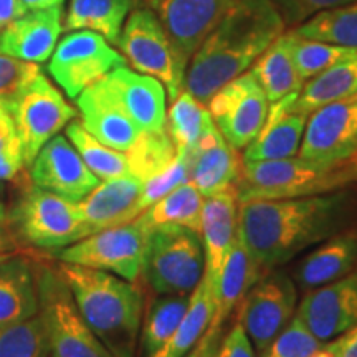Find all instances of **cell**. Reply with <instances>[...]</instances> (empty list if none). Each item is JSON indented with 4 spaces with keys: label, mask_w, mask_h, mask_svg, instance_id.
I'll use <instances>...</instances> for the list:
<instances>
[{
    "label": "cell",
    "mask_w": 357,
    "mask_h": 357,
    "mask_svg": "<svg viewBox=\"0 0 357 357\" xmlns=\"http://www.w3.org/2000/svg\"><path fill=\"white\" fill-rule=\"evenodd\" d=\"M356 200L347 190L238 204V236L263 271L291 261L305 250L347 230Z\"/></svg>",
    "instance_id": "1"
},
{
    "label": "cell",
    "mask_w": 357,
    "mask_h": 357,
    "mask_svg": "<svg viewBox=\"0 0 357 357\" xmlns=\"http://www.w3.org/2000/svg\"><path fill=\"white\" fill-rule=\"evenodd\" d=\"M283 32L273 0H236L192 55L184 89L207 105L223 84L252 68Z\"/></svg>",
    "instance_id": "2"
},
{
    "label": "cell",
    "mask_w": 357,
    "mask_h": 357,
    "mask_svg": "<svg viewBox=\"0 0 357 357\" xmlns=\"http://www.w3.org/2000/svg\"><path fill=\"white\" fill-rule=\"evenodd\" d=\"M79 314L114 357H134L142 323L141 289L124 278L95 268L56 265Z\"/></svg>",
    "instance_id": "3"
},
{
    "label": "cell",
    "mask_w": 357,
    "mask_h": 357,
    "mask_svg": "<svg viewBox=\"0 0 357 357\" xmlns=\"http://www.w3.org/2000/svg\"><path fill=\"white\" fill-rule=\"evenodd\" d=\"M346 189L341 164L321 166L301 158L243 162L235 184L238 204L250 200L294 199Z\"/></svg>",
    "instance_id": "4"
},
{
    "label": "cell",
    "mask_w": 357,
    "mask_h": 357,
    "mask_svg": "<svg viewBox=\"0 0 357 357\" xmlns=\"http://www.w3.org/2000/svg\"><path fill=\"white\" fill-rule=\"evenodd\" d=\"M38 316L47 331L50 357H114L79 314L56 266L35 265Z\"/></svg>",
    "instance_id": "5"
},
{
    "label": "cell",
    "mask_w": 357,
    "mask_h": 357,
    "mask_svg": "<svg viewBox=\"0 0 357 357\" xmlns=\"http://www.w3.org/2000/svg\"><path fill=\"white\" fill-rule=\"evenodd\" d=\"M141 275L158 294H192L205 275L200 231L184 227L147 231Z\"/></svg>",
    "instance_id": "6"
},
{
    "label": "cell",
    "mask_w": 357,
    "mask_h": 357,
    "mask_svg": "<svg viewBox=\"0 0 357 357\" xmlns=\"http://www.w3.org/2000/svg\"><path fill=\"white\" fill-rule=\"evenodd\" d=\"M116 45L134 71L153 77L164 84L171 102L184 89L189 61L178 53L158 17L149 8L141 3L132 8Z\"/></svg>",
    "instance_id": "7"
},
{
    "label": "cell",
    "mask_w": 357,
    "mask_h": 357,
    "mask_svg": "<svg viewBox=\"0 0 357 357\" xmlns=\"http://www.w3.org/2000/svg\"><path fill=\"white\" fill-rule=\"evenodd\" d=\"M13 235L30 247L63 250L83 238L78 202L40 187H29L8 213Z\"/></svg>",
    "instance_id": "8"
},
{
    "label": "cell",
    "mask_w": 357,
    "mask_h": 357,
    "mask_svg": "<svg viewBox=\"0 0 357 357\" xmlns=\"http://www.w3.org/2000/svg\"><path fill=\"white\" fill-rule=\"evenodd\" d=\"M8 113L19 134L22 158L26 167L32 166L40 149L52 137L77 118V109L66 102L42 71L22 88L8 106Z\"/></svg>",
    "instance_id": "9"
},
{
    "label": "cell",
    "mask_w": 357,
    "mask_h": 357,
    "mask_svg": "<svg viewBox=\"0 0 357 357\" xmlns=\"http://www.w3.org/2000/svg\"><path fill=\"white\" fill-rule=\"evenodd\" d=\"M123 65H128L126 58L100 33L73 30L58 40L48 61V73L66 96L75 100L83 89Z\"/></svg>",
    "instance_id": "10"
},
{
    "label": "cell",
    "mask_w": 357,
    "mask_h": 357,
    "mask_svg": "<svg viewBox=\"0 0 357 357\" xmlns=\"http://www.w3.org/2000/svg\"><path fill=\"white\" fill-rule=\"evenodd\" d=\"M147 231L137 218L124 225L84 236L60 250L58 260L71 265L95 268L128 281L141 276Z\"/></svg>",
    "instance_id": "11"
},
{
    "label": "cell",
    "mask_w": 357,
    "mask_h": 357,
    "mask_svg": "<svg viewBox=\"0 0 357 357\" xmlns=\"http://www.w3.org/2000/svg\"><path fill=\"white\" fill-rule=\"evenodd\" d=\"M298 307V288L287 271L270 270L245 294L238 323L253 347L261 352L281 333Z\"/></svg>",
    "instance_id": "12"
},
{
    "label": "cell",
    "mask_w": 357,
    "mask_h": 357,
    "mask_svg": "<svg viewBox=\"0 0 357 357\" xmlns=\"http://www.w3.org/2000/svg\"><path fill=\"white\" fill-rule=\"evenodd\" d=\"M208 113L223 139L245 149L265 124L270 101L250 71L218 89L207 102Z\"/></svg>",
    "instance_id": "13"
},
{
    "label": "cell",
    "mask_w": 357,
    "mask_h": 357,
    "mask_svg": "<svg viewBox=\"0 0 357 357\" xmlns=\"http://www.w3.org/2000/svg\"><path fill=\"white\" fill-rule=\"evenodd\" d=\"M357 153V93L307 116L298 158L337 166Z\"/></svg>",
    "instance_id": "14"
},
{
    "label": "cell",
    "mask_w": 357,
    "mask_h": 357,
    "mask_svg": "<svg viewBox=\"0 0 357 357\" xmlns=\"http://www.w3.org/2000/svg\"><path fill=\"white\" fill-rule=\"evenodd\" d=\"M158 17L187 61L236 0H137Z\"/></svg>",
    "instance_id": "15"
},
{
    "label": "cell",
    "mask_w": 357,
    "mask_h": 357,
    "mask_svg": "<svg viewBox=\"0 0 357 357\" xmlns=\"http://www.w3.org/2000/svg\"><path fill=\"white\" fill-rule=\"evenodd\" d=\"M32 184L61 197L82 202L100 184L68 137L56 134L45 144L30 166Z\"/></svg>",
    "instance_id": "16"
},
{
    "label": "cell",
    "mask_w": 357,
    "mask_h": 357,
    "mask_svg": "<svg viewBox=\"0 0 357 357\" xmlns=\"http://www.w3.org/2000/svg\"><path fill=\"white\" fill-rule=\"evenodd\" d=\"M296 316L321 342L357 324V268L344 278L306 291Z\"/></svg>",
    "instance_id": "17"
},
{
    "label": "cell",
    "mask_w": 357,
    "mask_h": 357,
    "mask_svg": "<svg viewBox=\"0 0 357 357\" xmlns=\"http://www.w3.org/2000/svg\"><path fill=\"white\" fill-rule=\"evenodd\" d=\"M75 100L83 128L105 146L126 153L139 137V128L119 105L105 78L83 89Z\"/></svg>",
    "instance_id": "18"
},
{
    "label": "cell",
    "mask_w": 357,
    "mask_h": 357,
    "mask_svg": "<svg viewBox=\"0 0 357 357\" xmlns=\"http://www.w3.org/2000/svg\"><path fill=\"white\" fill-rule=\"evenodd\" d=\"M142 182L132 176L101 181L78 202L83 217V238L96 231L132 222L142 213Z\"/></svg>",
    "instance_id": "19"
},
{
    "label": "cell",
    "mask_w": 357,
    "mask_h": 357,
    "mask_svg": "<svg viewBox=\"0 0 357 357\" xmlns=\"http://www.w3.org/2000/svg\"><path fill=\"white\" fill-rule=\"evenodd\" d=\"M105 79L141 132L166 129L167 91L159 79L137 73L128 65L118 66Z\"/></svg>",
    "instance_id": "20"
},
{
    "label": "cell",
    "mask_w": 357,
    "mask_h": 357,
    "mask_svg": "<svg viewBox=\"0 0 357 357\" xmlns=\"http://www.w3.org/2000/svg\"><path fill=\"white\" fill-rule=\"evenodd\" d=\"M63 32V8H30L0 33V53L30 63H43Z\"/></svg>",
    "instance_id": "21"
},
{
    "label": "cell",
    "mask_w": 357,
    "mask_h": 357,
    "mask_svg": "<svg viewBox=\"0 0 357 357\" xmlns=\"http://www.w3.org/2000/svg\"><path fill=\"white\" fill-rule=\"evenodd\" d=\"M182 158L185 159L189 182L202 197L235 187L243 167L238 149L223 139L217 128L205 134L194 151Z\"/></svg>",
    "instance_id": "22"
},
{
    "label": "cell",
    "mask_w": 357,
    "mask_h": 357,
    "mask_svg": "<svg viewBox=\"0 0 357 357\" xmlns=\"http://www.w3.org/2000/svg\"><path fill=\"white\" fill-rule=\"evenodd\" d=\"M298 93L270 102L265 124L243 149V162L294 158L300 151L307 116L294 108Z\"/></svg>",
    "instance_id": "23"
},
{
    "label": "cell",
    "mask_w": 357,
    "mask_h": 357,
    "mask_svg": "<svg viewBox=\"0 0 357 357\" xmlns=\"http://www.w3.org/2000/svg\"><path fill=\"white\" fill-rule=\"evenodd\" d=\"M238 235V199L235 187L204 197L200 236L205 253V278L213 287L223 260Z\"/></svg>",
    "instance_id": "24"
},
{
    "label": "cell",
    "mask_w": 357,
    "mask_h": 357,
    "mask_svg": "<svg viewBox=\"0 0 357 357\" xmlns=\"http://www.w3.org/2000/svg\"><path fill=\"white\" fill-rule=\"evenodd\" d=\"M357 268V230L347 229L316 245L298 261L293 281L303 291L344 278Z\"/></svg>",
    "instance_id": "25"
},
{
    "label": "cell",
    "mask_w": 357,
    "mask_h": 357,
    "mask_svg": "<svg viewBox=\"0 0 357 357\" xmlns=\"http://www.w3.org/2000/svg\"><path fill=\"white\" fill-rule=\"evenodd\" d=\"M265 273L253 260L242 238L236 235L234 245L223 260L218 278L212 287L213 316L207 331H222L223 324L242 305L245 294Z\"/></svg>",
    "instance_id": "26"
},
{
    "label": "cell",
    "mask_w": 357,
    "mask_h": 357,
    "mask_svg": "<svg viewBox=\"0 0 357 357\" xmlns=\"http://www.w3.org/2000/svg\"><path fill=\"white\" fill-rule=\"evenodd\" d=\"M37 312L38 294L32 263L15 255L0 261V329Z\"/></svg>",
    "instance_id": "27"
},
{
    "label": "cell",
    "mask_w": 357,
    "mask_h": 357,
    "mask_svg": "<svg viewBox=\"0 0 357 357\" xmlns=\"http://www.w3.org/2000/svg\"><path fill=\"white\" fill-rule=\"evenodd\" d=\"M248 71L255 77L270 102L278 101L293 93H300L305 84L294 65L288 32L281 33L258 56V60Z\"/></svg>",
    "instance_id": "28"
},
{
    "label": "cell",
    "mask_w": 357,
    "mask_h": 357,
    "mask_svg": "<svg viewBox=\"0 0 357 357\" xmlns=\"http://www.w3.org/2000/svg\"><path fill=\"white\" fill-rule=\"evenodd\" d=\"M137 0H70L63 22L66 32L91 30L109 43H118L124 22Z\"/></svg>",
    "instance_id": "29"
},
{
    "label": "cell",
    "mask_w": 357,
    "mask_h": 357,
    "mask_svg": "<svg viewBox=\"0 0 357 357\" xmlns=\"http://www.w3.org/2000/svg\"><path fill=\"white\" fill-rule=\"evenodd\" d=\"M357 93V52L337 61L323 73L307 79L298 93L294 108L310 114L321 106L344 100Z\"/></svg>",
    "instance_id": "30"
},
{
    "label": "cell",
    "mask_w": 357,
    "mask_h": 357,
    "mask_svg": "<svg viewBox=\"0 0 357 357\" xmlns=\"http://www.w3.org/2000/svg\"><path fill=\"white\" fill-rule=\"evenodd\" d=\"M204 197L190 182L176 187L137 217L146 231L159 227H184L200 231Z\"/></svg>",
    "instance_id": "31"
},
{
    "label": "cell",
    "mask_w": 357,
    "mask_h": 357,
    "mask_svg": "<svg viewBox=\"0 0 357 357\" xmlns=\"http://www.w3.org/2000/svg\"><path fill=\"white\" fill-rule=\"evenodd\" d=\"M213 316L212 284L207 278H202L199 287L190 294V303L185 316L177 326L166 344L149 357H185L194 349L199 339L204 336L211 326Z\"/></svg>",
    "instance_id": "32"
},
{
    "label": "cell",
    "mask_w": 357,
    "mask_h": 357,
    "mask_svg": "<svg viewBox=\"0 0 357 357\" xmlns=\"http://www.w3.org/2000/svg\"><path fill=\"white\" fill-rule=\"evenodd\" d=\"M215 128L208 108L197 98L182 89L178 96L171 102L167 113L166 129L176 146L178 155H187L208 131Z\"/></svg>",
    "instance_id": "33"
},
{
    "label": "cell",
    "mask_w": 357,
    "mask_h": 357,
    "mask_svg": "<svg viewBox=\"0 0 357 357\" xmlns=\"http://www.w3.org/2000/svg\"><path fill=\"white\" fill-rule=\"evenodd\" d=\"M189 303L190 294H160L151 305L139 331L141 357L153 356L166 344L185 316Z\"/></svg>",
    "instance_id": "34"
},
{
    "label": "cell",
    "mask_w": 357,
    "mask_h": 357,
    "mask_svg": "<svg viewBox=\"0 0 357 357\" xmlns=\"http://www.w3.org/2000/svg\"><path fill=\"white\" fill-rule=\"evenodd\" d=\"M291 30L303 38L357 48V0L321 12Z\"/></svg>",
    "instance_id": "35"
},
{
    "label": "cell",
    "mask_w": 357,
    "mask_h": 357,
    "mask_svg": "<svg viewBox=\"0 0 357 357\" xmlns=\"http://www.w3.org/2000/svg\"><path fill=\"white\" fill-rule=\"evenodd\" d=\"M66 137H68L78 154L82 155L83 162L86 164L89 171L100 178V181H109L121 176H128V158L126 153L111 149L102 142L91 136L79 121H71L66 126Z\"/></svg>",
    "instance_id": "36"
},
{
    "label": "cell",
    "mask_w": 357,
    "mask_h": 357,
    "mask_svg": "<svg viewBox=\"0 0 357 357\" xmlns=\"http://www.w3.org/2000/svg\"><path fill=\"white\" fill-rule=\"evenodd\" d=\"M126 158L129 176L144 182L166 171L177 159V151L167 129H164L159 132H141L126 151Z\"/></svg>",
    "instance_id": "37"
},
{
    "label": "cell",
    "mask_w": 357,
    "mask_h": 357,
    "mask_svg": "<svg viewBox=\"0 0 357 357\" xmlns=\"http://www.w3.org/2000/svg\"><path fill=\"white\" fill-rule=\"evenodd\" d=\"M289 45H291V55L296 65L298 73L303 82L314 78L316 75L323 73L329 66L337 61L344 60L357 52V48L341 47L328 42H318V40L303 38L289 30Z\"/></svg>",
    "instance_id": "38"
},
{
    "label": "cell",
    "mask_w": 357,
    "mask_h": 357,
    "mask_svg": "<svg viewBox=\"0 0 357 357\" xmlns=\"http://www.w3.org/2000/svg\"><path fill=\"white\" fill-rule=\"evenodd\" d=\"M0 357H50L47 331L38 312L0 329Z\"/></svg>",
    "instance_id": "39"
},
{
    "label": "cell",
    "mask_w": 357,
    "mask_h": 357,
    "mask_svg": "<svg viewBox=\"0 0 357 357\" xmlns=\"http://www.w3.org/2000/svg\"><path fill=\"white\" fill-rule=\"evenodd\" d=\"M318 349H321L319 339L294 314L260 354L261 357H311Z\"/></svg>",
    "instance_id": "40"
},
{
    "label": "cell",
    "mask_w": 357,
    "mask_h": 357,
    "mask_svg": "<svg viewBox=\"0 0 357 357\" xmlns=\"http://www.w3.org/2000/svg\"><path fill=\"white\" fill-rule=\"evenodd\" d=\"M38 71H42L38 63H30L0 53V102L3 108L8 111L10 102Z\"/></svg>",
    "instance_id": "41"
},
{
    "label": "cell",
    "mask_w": 357,
    "mask_h": 357,
    "mask_svg": "<svg viewBox=\"0 0 357 357\" xmlns=\"http://www.w3.org/2000/svg\"><path fill=\"white\" fill-rule=\"evenodd\" d=\"M184 182H189V174H187V164L182 155L177 154V159L169 166L166 171H162L158 176L147 178L142 182V197H141V207L142 212L147 207H151L169 192H172L176 187H178Z\"/></svg>",
    "instance_id": "42"
},
{
    "label": "cell",
    "mask_w": 357,
    "mask_h": 357,
    "mask_svg": "<svg viewBox=\"0 0 357 357\" xmlns=\"http://www.w3.org/2000/svg\"><path fill=\"white\" fill-rule=\"evenodd\" d=\"M354 0H273L284 25L298 26L318 13L336 8Z\"/></svg>",
    "instance_id": "43"
},
{
    "label": "cell",
    "mask_w": 357,
    "mask_h": 357,
    "mask_svg": "<svg viewBox=\"0 0 357 357\" xmlns=\"http://www.w3.org/2000/svg\"><path fill=\"white\" fill-rule=\"evenodd\" d=\"M218 357H255L253 344L242 324L235 323L218 346Z\"/></svg>",
    "instance_id": "44"
},
{
    "label": "cell",
    "mask_w": 357,
    "mask_h": 357,
    "mask_svg": "<svg viewBox=\"0 0 357 357\" xmlns=\"http://www.w3.org/2000/svg\"><path fill=\"white\" fill-rule=\"evenodd\" d=\"M0 153L22 155L19 134L10 113L6 108H0Z\"/></svg>",
    "instance_id": "45"
},
{
    "label": "cell",
    "mask_w": 357,
    "mask_h": 357,
    "mask_svg": "<svg viewBox=\"0 0 357 357\" xmlns=\"http://www.w3.org/2000/svg\"><path fill=\"white\" fill-rule=\"evenodd\" d=\"M328 347L337 357H357V324L334 337V341L329 342Z\"/></svg>",
    "instance_id": "46"
},
{
    "label": "cell",
    "mask_w": 357,
    "mask_h": 357,
    "mask_svg": "<svg viewBox=\"0 0 357 357\" xmlns=\"http://www.w3.org/2000/svg\"><path fill=\"white\" fill-rule=\"evenodd\" d=\"M24 158L20 154L0 153V182L17 181L24 172Z\"/></svg>",
    "instance_id": "47"
},
{
    "label": "cell",
    "mask_w": 357,
    "mask_h": 357,
    "mask_svg": "<svg viewBox=\"0 0 357 357\" xmlns=\"http://www.w3.org/2000/svg\"><path fill=\"white\" fill-rule=\"evenodd\" d=\"M222 341V331H205L197 344L185 357H218V346Z\"/></svg>",
    "instance_id": "48"
},
{
    "label": "cell",
    "mask_w": 357,
    "mask_h": 357,
    "mask_svg": "<svg viewBox=\"0 0 357 357\" xmlns=\"http://www.w3.org/2000/svg\"><path fill=\"white\" fill-rule=\"evenodd\" d=\"M26 12H29V7H26L24 0H0V33L12 22L24 17Z\"/></svg>",
    "instance_id": "49"
},
{
    "label": "cell",
    "mask_w": 357,
    "mask_h": 357,
    "mask_svg": "<svg viewBox=\"0 0 357 357\" xmlns=\"http://www.w3.org/2000/svg\"><path fill=\"white\" fill-rule=\"evenodd\" d=\"M15 248V236H13L10 220L6 204L0 202V253H10Z\"/></svg>",
    "instance_id": "50"
},
{
    "label": "cell",
    "mask_w": 357,
    "mask_h": 357,
    "mask_svg": "<svg viewBox=\"0 0 357 357\" xmlns=\"http://www.w3.org/2000/svg\"><path fill=\"white\" fill-rule=\"evenodd\" d=\"M341 171L342 176H344V182L346 187L357 184V153L354 155H351L349 159L341 162Z\"/></svg>",
    "instance_id": "51"
},
{
    "label": "cell",
    "mask_w": 357,
    "mask_h": 357,
    "mask_svg": "<svg viewBox=\"0 0 357 357\" xmlns=\"http://www.w3.org/2000/svg\"><path fill=\"white\" fill-rule=\"evenodd\" d=\"M29 8H50L63 6L65 0H24Z\"/></svg>",
    "instance_id": "52"
},
{
    "label": "cell",
    "mask_w": 357,
    "mask_h": 357,
    "mask_svg": "<svg viewBox=\"0 0 357 357\" xmlns=\"http://www.w3.org/2000/svg\"><path fill=\"white\" fill-rule=\"evenodd\" d=\"M311 357H337L336 354H334V352L329 349L328 346L326 347H321V349H318L314 352V354H312Z\"/></svg>",
    "instance_id": "53"
},
{
    "label": "cell",
    "mask_w": 357,
    "mask_h": 357,
    "mask_svg": "<svg viewBox=\"0 0 357 357\" xmlns=\"http://www.w3.org/2000/svg\"><path fill=\"white\" fill-rule=\"evenodd\" d=\"M13 253H0V261H3L6 260V258H8V257H12Z\"/></svg>",
    "instance_id": "54"
},
{
    "label": "cell",
    "mask_w": 357,
    "mask_h": 357,
    "mask_svg": "<svg viewBox=\"0 0 357 357\" xmlns=\"http://www.w3.org/2000/svg\"><path fill=\"white\" fill-rule=\"evenodd\" d=\"M0 108H3V105H2V102H0Z\"/></svg>",
    "instance_id": "55"
},
{
    "label": "cell",
    "mask_w": 357,
    "mask_h": 357,
    "mask_svg": "<svg viewBox=\"0 0 357 357\" xmlns=\"http://www.w3.org/2000/svg\"><path fill=\"white\" fill-rule=\"evenodd\" d=\"M0 195H2V192H0ZM0 202H2V199H0Z\"/></svg>",
    "instance_id": "56"
}]
</instances>
